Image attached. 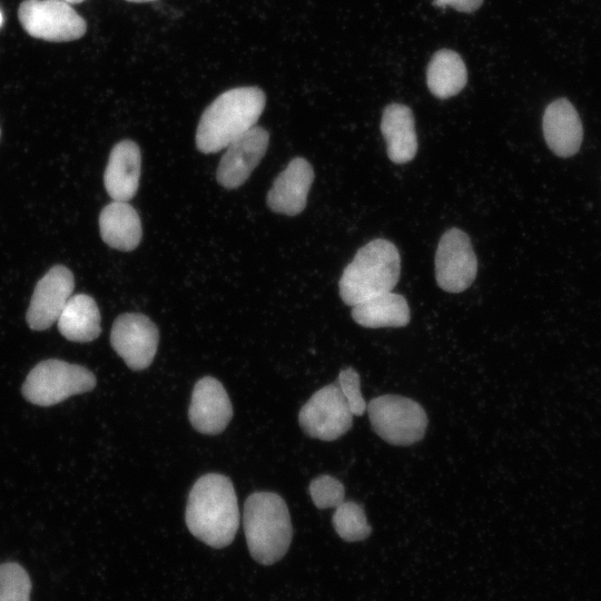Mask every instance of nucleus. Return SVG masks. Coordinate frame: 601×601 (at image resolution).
<instances>
[{
	"label": "nucleus",
	"mask_w": 601,
	"mask_h": 601,
	"mask_svg": "<svg viewBox=\"0 0 601 601\" xmlns=\"http://www.w3.org/2000/svg\"><path fill=\"white\" fill-rule=\"evenodd\" d=\"M185 521L189 532L207 545H229L239 526L238 502L230 479L218 473L200 476L189 492Z\"/></svg>",
	"instance_id": "nucleus-1"
},
{
	"label": "nucleus",
	"mask_w": 601,
	"mask_h": 601,
	"mask_svg": "<svg viewBox=\"0 0 601 601\" xmlns=\"http://www.w3.org/2000/svg\"><path fill=\"white\" fill-rule=\"evenodd\" d=\"M266 104L258 87H237L219 95L204 110L196 130V146L204 154L226 148L256 126Z\"/></svg>",
	"instance_id": "nucleus-2"
},
{
	"label": "nucleus",
	"mask_w": 601,
	"mask_h": 601,
	"mask_svg": "<svg viewBox=\"0 0 601 601\" xmlns=\"http://www.w3.org/2000/svg\"><path fill=\"white\" fill-rule=\"evenodd\" d=\"M243 524L255 561L270 565L287 552L293 526L285 501L273 492H254L244 504Z\"/></svg>",
	"instance_id": "nucleus-3"
},
{
	"label": "nucleus",
	"mask_w": 601,
	"mask_h": 601,
	"mask_svg": "<svg viewBox=\"0 0 601 601\" xmlns=\"http://www.w3.org/2000/svg\"><path fill=\"white\" fill-rule=\"evenodd\" d=\"M401 258L396 246L383 238L361 247L345 267L338 283L339 296L348 306L392 292L400 278Z\"/></svg>",
	"instance_id": "nucleus-4"
},
{
	"label": "nucleus",
	"mask_w": 601,
	"mask_h": 601,
	"mask_svg": "<svg viewBox=\"0 0 601 601\" xmlns=\"http://www.w3.org/2000/svg\"><path fill=\"white\" fill-rule=\"evenodd\" d=\"M96 376L88 368L61 359L38 363L22 384L23 397L38 406H51L66 398L91 391Z\"/></svg>",
	"instance_id": "nucleus-5"
},
{
	"label": "nucleus",
	"mask_w": 601,
	"mask_h": 601,
	"mask_svg": "<svg viewBox=\"0 0 601 601\" xmlns=\"http://www.w3.org/2000/svg\"><path fill=\"white\" fill-rule=\"evenodd\" d=\"M374 432L393 445H411L423 439L427 427L424 408L412 398L386 394L367 404Z\"/></svg>",
	"instance_id": "nucleus-6"
},
{
	"label": "nucleus",
	"mask_w": 601,
	"mask_h": 601,
	"mask_svg": "<svg viewBox=\"0 0 601 601\" xmlns=\"http://www.w3.org/2000/svg\"><path fill=\"white\" fill-rule=\"evenodd\" d=\"M18 16L31 37L47 41L76 40L87 29L86 21L62 0H24Z\"/></svg>",
	"instance_id": "nucleus-7"
},
{
	"label": "nucleus",
	"mask_w": 601,
	"mask_h": 601,
	"mask_svg": "<svg viewBox=\"0 0 601 601\" xmlns=\"http://www.w3.org/2000/svg\"><path fill=\"white\" fill-rule=\"evenodd\" d=\"M353 416L338 385L328 384L302 406L298 422L308 436L334 441L352 427Z\"/></svg>",
	"instance_id": "nucleus-8"
},
{
	"label": "nucleus",
	"mask_w": 601,
	"mask_h": 601,
	"mask_svg": "<svg viewBox=\"0 0 601 601\" xmlns=\"http://www.w3.org/2000/svg\"><path fill=\"white\" fill-rule=\"evenodd\" d=\"M477 259L470 237L459 228L446 230L435 254V278L439 286L449 293H461L475 279Z\"/></svg>",
	"instance_id": "nucleus-9"
},
{
	"label": "nucleus",
	"mask_w": 601,
	"mask_h": 601,
	"mask_svg": "<svg viewBox=\"0 0 601 601\" xmlns=\"http://www.w3.org/2000/svg\"><path fill=\"white\" fill-rule=\"evenodd\" d=\"M158 343V328L144 314L125 313L112 324L110 344L132 371H142L151 364Z\"/></svg>",
	"instance_id": "nucleus-10"
},
{
	"label": "nucleus",
	"mask_w": 601,
	"mask_h": 601,
	"mask_svg": "<svg viewBox=\"0 0 601 601\" xmlns=\"http://www.w3.org/2000/svg\"><path fill=\"white\" fill-rule=\"evenodd\" d=\"M72 273L62 265H57L38 282L28 311L27 322L31 329L43 331L57 322L73 292Z\"/></svg>",
	"instance_id": "nucleus-11"
},
{
	"label": "nucleus",
	"mask_w": 601,
	"mask_h": 601,
	"mask_svg": "<svg viewBox=\"0 0 601 601\" xmlns=\"http://www.w3.org/2000/svg\"><path fill=\"white\" fill-rule=\"evenodd\" d=\"M268 141V131L254 126L230 142L216 171L219 185L227 189L240 187L265 156Z\"/></svg>",
	"instance_id": "nucleus-12"
},
{
	"label": "nucleus",
	"mask_w": 601,
	"mask_h": 601,
	"mask_svg": "<svg viewBox=\"0 0 601 601\" xmlns=\"http://www.w3.org/2000/svg\"><path fill=\"white\" fill-rule=\"evenodd\" d=\"M233 417V406L223 384L205 376L194 386L188 418L193 427L203 434L221 433Z\"/></svg>",
	"instance_id": "nucleus-13"
},
{
	"label": "nucleus",
	"mask_w": 601,
	"mask_h": 601,
	"mask_svg": "<svg viewBox=\"0 0 601 601\" xmlns=\"http://www.w3.org/2000/svg\"><path fill=\"white\" fill-rule=\"evenodd\" d=\"M313 180L314 171L311 164L300 157L292 159L275 178L267 194L268 207L275 213L298 215L306 206Z\"/></svg>",
	"instance_id": "nucleus-14"
},
{
	"label": "nucleus",
	"mask_w": 601,
	"mask_h": 601,
	"mask_svg": "<svg viewBox=\"0 0 601 601\" xmlns=\"http://www.w3.org/2000/svg\"><path fill=\"white\" fill-rule=\"evenodd\" d=\"M542 129L546 145L556 156L571 157L578 152L583 128L575 108L568 99H556L545 108Z\"/></svg>",
	"instance_id": "nucleus-15"
},
{
	"label": "nucleus",
	"mask_w": 601,
	"mask_h": 601,
	"mask_svg": "<svg viewBox=\"0 0 601 601\" xmlns=\"http://www.w3.org/2000/svg\"><path fill=\"white\" fill-rule=\"evenodd\" d=\"M141 155L132 140H121L110 151L104 184L112 200L128 201L139 187Z\"/></svg>",
	"instance_id": "nucleus-16"
},
{
	"label": "nucleus",
	"mask_w": 601,
	"mask_h": 601,
	"mask_svg": "<svg viewBox=\"0 0 601 601\" xmlns=\"http://www.w3.org/2000/svg\"><path fill=\"white\" fill-rule=\"evenodd\" d=\"M381 131L386 141L388 158L395 164L411 161L417 151L415 120L410 107L390 104L385 107Z\"/></svg>",
	"instance_id": "nucleus-17"
},
{
	"label": "nucleus",
	"mask_w": 601,
	"mask_h": 601,
	"mask_svg": "<svg viewBox=\"0 0 601 601\" xmlns=\"http://www.w3.org/2000/svg\"><path fill=\"white\" fill-rule=\"evenodd\" d=\"M102 240L110 247L129 252L141 239V221L137 210L127 201L112 200L99 215Z\"/></svg>",
	"instance_id": "nucleus-18"
},
{
	"label": "nucleus",
	"mask_w": 601,
	"mask_h": 601,
	"mask_svg": "<svg viewBox=\"0 0 601 601\" xmlns=\"http://www.w3.org/2000/svg\"><path fill=\"white\" fill-rule=\"evenodd\" d=\"M57 324L61 335L71 342H91L101 332L99 308L86 294L72 295L68 299Z\"/></svg>",
	"instance_id": "nucleus-19"
},
{
	"label": "nucleus",
	"mask_w": 601,
	"mask_h": 601,
	"mask_svg": "<svg viewBox=\"0 0 601 601\" xmlns=\"http://www.w3.org/2000/svg\"><path fill=\"white\" fill-rule=\"evenodd\" d=\"M352 317L367 328L403 327L410 322L406 299L396 293L376 295L353 306Z\"/></svg>",
	"instance_id": "nucleus-20"
},
{
	"label": "nucleus",
	"mask_w": 601,
	"mask_h": 601,
	"mask_svg": "<svg viewBox=\"0 0 601 601\" xmlns=\"http://www.w3.org/2000/svg\"><path fill=\"white\" fill-rule=\"evenodd\" d=\"M466 81V67L457 52L441 49L433 55L426 70V83L435 97H453L465 87Z\"/></svg>",
	"instance_id": "nucleus-21"
},
{
	"label": "nucleus",
	"mask_w": 601,
	"mask_h": 601,
	"mask_svg": "<svg viewBox=\"0 0 601 601\" xmlns=\"http://www.w3.org/2000/svg\"><path fill=\"white\" fill-rule=\"evenodd\" d=\"M332 523L338 536L347 542L365 540L372 532L363 508L352 501L335 508Z\"/></svg>",
	"instance_id": "nucleus-22"
},
{
	"label": "nucleus",
	"mask_w": 601,
	"mask_h": 601,
	"mask_svg": "<svg viewBox=\"0 0 601 601\" xmlns=\"http://www.w3.org/2000/svg\"><path fill=\"white\" fill-rule=\"evenodd\" d=\"M31 580L19 563L0 564V601H30Z\"/></svg>",
	"instance_id": "nucleus-23"
},
{
	"label": "nucleus",
	"mask_w": 601,
	"mask_h": 601,
	"mask_svg": "<svg viewBox=\"0 0 601 601\" xmlns=\"http://www.w3.org/2000/svg\"><path fill=\"white\" fill-rule=\"evenodd\" d=\"M309 494L316 508L331 509L344 502L345 489L337 479L323 474L312 480Z\"/></svg>",
	"instance_id": "nucleus-24"
},
{
	"label": "nucleus",
	"mask_w": 601,
	"mask_h": 601,
	"mask_svg": "<svg viewBox=\"0 0 601 601\" xmlns=\"http://www.w3.org/2000/svg\"><path fill=\"white\" fill-rule=\"evenodd\" d=\"M359 374L353 368L347 367L339 372L337 385L353 415L361 416L367 404L361 393Z\"/></svg>",
	"instance_id": "nucleus-25"
},
{
	"label": "nucleus",
	"mask_w": 601,
	"mask_h": 601,
	"mask_svg": "<svg viewBox=\"0 0 601 601\" xmlns=\"http://www.w3.org/2000/svg\"><path fill=\"white\" fill-rule=\"evenodd\" d=\"M483 0H434V4L437 7H452L457 11L471 13L477 10Z\"/></svg>",
	"instance_id": "nucleus-26"
},
{
	"label": "nucleus",
	"mask_w": 601,
	"mask_h": 601,
	"mask_svg": "<svg viewBox=\"0 0 601 601\" xmlns=\"http://www.w3.org/2000/svg\"><path fill=\"white\" fill-rule=\"evenodd\" d=\"M69 4H72V3H79V2H82L83 0H62Z\"/></svg>",
	"instance_id": "nucleus-27"
},
{
	"label": "nucleus",
	"mask_w": 601,
	"mask_h": 601,
	"mask_svg": "<svg viewBox=\"0 0 601 601\" xmlns=\"http://www.w3.org/2000/svg\"><path fill=\"white\" fill-rule=\"evenodd\" d=\"M127 1H131V2H148V1H152V0H127Z\"/></svg>",
	"instance_id": "nucleus-28"
},
{
	"label": "nucleus",
	"mask_w": 601,
	"mask_h": 601,
	"mask_svg": "<svg viewBox=\"0 0 601 601\" xmlns=\"http://www.w3.org/2000/svg\"><path fill=\"white\" fill-rule=\"evenodd\" d=\"M2 22H3V16H2V12L0 11V27L2 26Z\"/></svg>",
	"instance_id": "nucleus-29"
}]
</instances>
